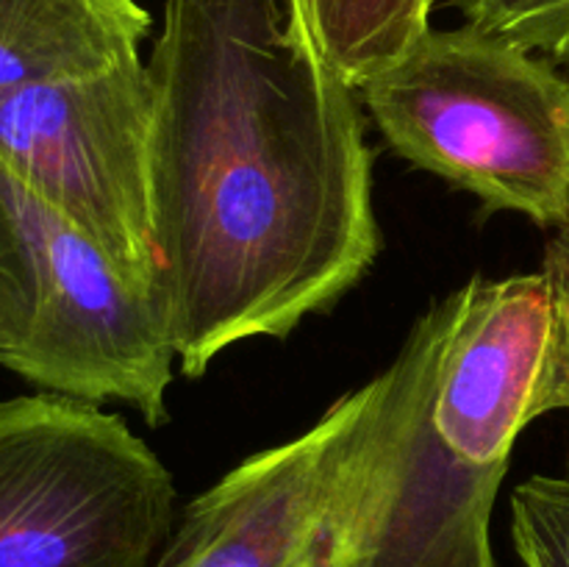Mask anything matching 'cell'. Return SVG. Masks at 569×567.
<instances>
[{
	"label": "cell",
	"instance_id": "cell-12",
	"mask_svg": "<svg viewBox=\"0 0 569 567\" xmlns=\"http://www.w3.org/2000/svg\"><path fill=\"white\" fill-rule=\"evenodd\" d=\"M545 278L556 306V404L569 411V226L545 248Z\"/></svg>",
	"mask_w": 569,
	"mask_h": 567
},
{
	"label": "cell",
	"instance_id": "cell-6",
	"mask_svg": "<svg viewBox=\"0 0 569 567\" xmlns=\"http://www.w3.org/2000/svg\"><path fill=\"white\" fill-rule=\"evenodd\" d=\"M0 159L161 298L142 59L0 94Z\"/></svg>",
	"mask_w": 569,
	"mask_h": 567
},
{
	"label": "cell",
	"instance_id": "cell-11",
	"mask_svg": "<svg viewBox=\"0 0 569 567\" xmlns=\"http://www.w3.org/2000/svg\"><path fill=\"white\" fill-rule=\"evenodd\" d=\"M511 537L526 567H569V476H531L515 489Z\"/></svg>",
	"mask_w": 569,
	"mask_h": 567
},
{
	"label": "cell",
	"instance_id": "cell-1",
	"mask_svg": "<svg viewBox=\"0 0 569 567\" xmlns=\"http://www.w3.org/2000/svg\"><path fill=\"white\" fill-rule=\"evenodd\" d=\"M144 70L159 292L178 372L198 378L370 270V150L303 0H164Z\"/></svg>",
	"mask_w": 569,
	"mask_h": 567
},
{
	"label": "cell",
	"instance_id": "cell-3",
	"mask_svg": "<svg viewBox=\"0 0 569 567\" xmlns=\"http://www.w3.org/2000/svg\"><path fill=\"white\" fill-rule=\"evenodd\" d=\"M164 304L0 159V365L67 398L167 420Z\"/></svg>",
	"mask_w": 569,
	"mask_h": 567
},
{
	"label": "cell",
	"instance_id": "cell-2",
	"mask_svg": "<svg viewBox=\"0 0 569 567\" xmlns=\"http://www.w3.org/2000/svg\"><path fill=\"white\" fill-rule=\"evenodd\" d=\"M400 159L487 211L569 226V78L476 26L428 28L359 89Z\"/></svg>",
	"mask_w": 569,
	"mask_h": 567
},
{
	"label": "cell",
	"instance_id": "cell-4",
	"mask_svg": "<svg viewBox=\"0 0 569 567\" xmlns=\"http://www.w3.org/2000/svg\"><path fill=\"white\" fill-rule=\"evenodd\" d=\"M442 300L381 372L383 395L328 534L326 567H498L492 509L511 454L433 398Z\"/></svg>",
	"mask_w": 569,
	"mask_h": 567
},
{
	"label": "cell",
	"instance_id": "cell-9",
	"mask_svg": "<svg viewBox=\"0 0 569 567\" xmlns=\"http://www.w3.org/2000/svg\"><path fill=\"white\" fill-rule=\"evenodd\" d=\"M328 64L359 92L431 28L433 0H303Z\"/></svg>",
	"mask_w": 569,
	"mask_h": 567
},
{
	"label": "cell",
	"instance_id": "cell-5",
	"mask_svg": "<svg viewBox=\"0 0 569 567\" xmlns=\"http://www.w3.org/2000/svg\"><path fill=\"white\" fill-rule=\"evenodd\" d=\"M176 498L120 415L53 392L0 400V567H153Z\"/></svg>",
	"mask_w": 569,
	"mask_h": 567
},
{
	"label": "cell",
	"instance_id": "cell-10",
	"mask_svg": "<svg viewBox=\"0 0 569 567\" xmlns=\"http://www.w3.org/2000/svg\"><path fill=\"white\" fill-rule=\"evenodd\" d=\"M492 37L569 64V0H433Z\"/></svg>",
	"mask_w": 569,
	"mask_h": 567
},
{
	"label": "cell",
	"instance_id": "cell-7",
	"mask_svg": "<svg viewBox=\"0 0 569 567\" xmlns=\"http://www.w3.org/2000/svg\"><path fill=\"white\" fill-rule=\"evenodd\" d=\"M383 376L309 431L250 456L189 500L153 567H326L333 511L370 437Z\"/></svg>",
	"mask_w": 569,
	"mask_h": 567
},
{
	"label": "cell",
	"instance_id": "cell-8",
	"mask_svg": "<svg viewBox=\"0 0 569 567\" xmlns=\"http://www.w3.org/2000/svg\"><path fill=\"white\" fill-rule=\"evenodd\" d=\"M148 33L137 0H0V94L139 61Z\"/></svg>",
	"mask_w": 569,
	"mask_h": 567
}]
</instances>
